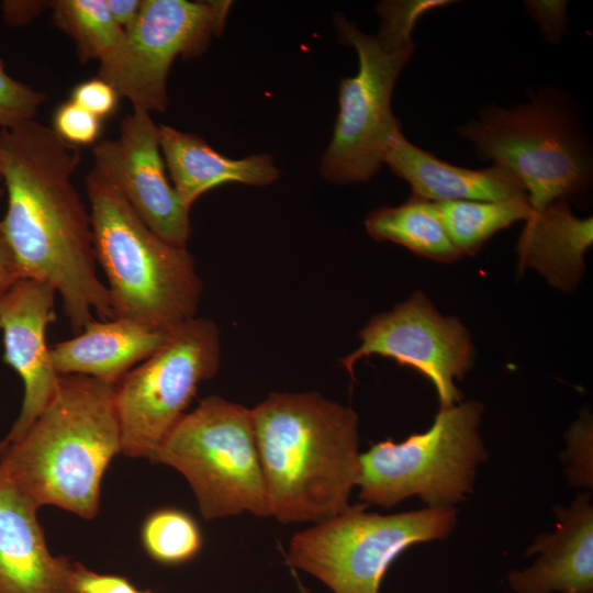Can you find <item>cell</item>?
Segmentation results:
<instances>
[{
  "mask_svg": "<svg viewBox=\"0 0 593 593\" xmlns=\"http://www.w3.org/2000/svg\"><path fill=\"white\" fill-rule=\"evenodd\" d=\"M80 149L35 120L0 131L8 205L0 230L21 278L52 286L71 328L113 318L97 273L90 212L72 183Z\"/></svg>",
  "mask_w": 593,
  "mask_h": 593,
  "instance_id": "1",
  "label": "cell"
},
{
  "mask_svg": "<svg viewBox=\"0 0 593 593\" xmlns=\"http://www.w3.org/2000/svg\"><path fill=\"white\" fill-rule=\"evenodd\" d=\"M251 414L270 517L316 524L350 506L360 472L353 409L317 392H281Z\"/></svg>",
  "mask_w": 593,
  "mask_h": 593,
  "instance_id": "2",
  "label": "cell"
},
{
  "mask_svg": "<svg viewBox=\"0 0 593 593\" xmlns=\"http://www.w3.org/2000/svg\"><path fill=\"white\" fill-rule=\"evenodd\" d=\"M114 389L87 376H60L25 434L0 444V469L38 507L97 515L103 474L122 448Z\"/></svg>",
  "mask_w": 593,
  "mask_h": 593,
  "instance_id": "3",
  "label": "cell"
},
{
  "mask_svg": "<svg viewBox=\"0 0 593 593\" xmlns=\"http://www.w3.org/2000/svg\"><path fill=\"white\" fill-rule=\"evenodd\" d=\"M86 189L94 256L108 280L113 318L161 332L193 318L202 281L188 248L156 235L93 167Z\"/></svg>",
  "mask_w": 593,
  "mask_h": 593,
  "instance_id": "4",
  "label": "cell"
},
{
  "mask_svg": "<svg viewBox=\"0 0 593 593\" xmlns=\"http://www.w3.org/2000/svg\"><path fill=\"white\" fill-rule=\"evenodd\" d=\"M447 0L383 1L377 7L380 31L369 35L335 15L339 41L358 56V71L339 83L338 114L321 163L323 177L337 184L365 182L380 169L391 137L401 128L391 110L395 81L413 56L412 33L426 12Z\"/></svg>",
  "mask_w": 593,
  "mask_h": 593,
  "instance_id": "5",
  "label": "cell"
},
{
  "mask_svg": "<svg viewBox=\"0 0 593 593\" xmlns=\"http://www.w3.org/2000/svg\"><path fill=\"white\" fill-rule=\"evenodd\" d=\"M458 132L481 159L518 178L533 210L568 200L591 181L589 143L562 94L540 91L510 109L486 108Z\"/></svg>",
  "mask_w": 593,
  "mask_h": 593,
  "instance_id": "6",
  "label": "cell"
},
{
  "mask_svg": "<svg viewBox=\"0 0 593 593\" xmlns=\"http://www.w3.org/2000/svg\"><path fill=\"white\" fill-rule=\"evenodd\" d=\"M480 401L439 409L424 432L396 443L385 439L360 454L359 499L391 508L411 496L428 507L454 506L473 493L488 454L479 426Z\"/></svg>",
  "mask_w": 593,
  "mask_h": 593,
  "instance_id": "7",
  "label": "cell"
},
{
  "mask_svg": "<svg viewBox=\"0 0 593 593\" xmlns=\"http://www.w3.org/2000/svg\"><path fill=\"white\" fill-rule=\"evenodd\" d=\"M149 460L187 479L205 519L270 516L251 409L216 395L202 399Z\"/></svg>",
  "mask_w": 593,
  "mask_h": 593,
  "instance_id": "8",
  "label": "cell"
},
{
  "mask_svg": "<svg viewBox=\"0 0 593 593\" xmlns=\"http://www.w3.org/2000/svg\"><path fill=\"white\" fill-rule=\"evenodd\" d=\"M367 504L298 532L284 553L333 593H379L390 566L412 546L447 538L457 525L454 506L379 514Z\"/></svg>",
  "mask_w": 593,
  "mask_h": 593,
  "instance_id": "9",
  "label": "cell"
},
{
  "mask_svg": "<svg viewBox=\"0 0 593 593\" xmlns=\"http://www.w3.org/2000/svg\"><path fill=\"white\" fill-rule=\"evenodd\" d=\"M220 361V328L212 320L194 316L170 329L160 347L115 384L121 451L150 459Z\"/></svg>",
  "mask_w": 593,
  "mask_h": 593,
  "instance_id": "10",
  "label": "cell"
},
{
  "mask_svg": "<svg viewBox=\"0 0 593 593\" xmlns=\"http://www.w3.org/2000/svg\"><path fill=\"white\" fill-rule=\"evenodd\" d=\"M231 7L225 0H143L120 45L99 63L98 77L133 109L165 112L171 64L201 56L223 33Z\"/></svg>",
  "mask_w": 593,
  "mask_h": 593,
  "instance_id": "11",
  "label": "cell"
},
{
  "mask_svg": "<svg viewBox=\"0 0 593 593\" xmlns=\"http://www.w3.org/2000/svg\"><path fill=\"white\" fill-rule=\"evenodd\" d=\"M358 336L360 345L340 359L353 380L356 362L378 355L426 377L436 390L439 409L462 401L455 383L473 363L470 334L457 317L441 315L423 291L372 316Z\"/></svg>",
  "mask_w": 593,
  "mask_h": 593,
  "instance_id": "12",
  "label": "cell"
},
{
  "mask_svg": "<svg viewBox=\"0 0 593 593\" xmlns=\"http://www.w3.org/2000/svg\"><path fill=\"white\" fill-rule=\"evenodd\" d=\"M94 165L126 199L144 223L165 242L187 247L191 233L188 210L169 182L159 144V125L150 113L133 109L115 139L92 147Z\"/></svg>",
  "mask_w": 593,
  "mask_h": 593,
  "instance_id": "13",
  "label": "cell"
},
{
  "mask_svg": "<svg viewBox=\"0 0 593 593\" xmlns=\"http://www.w3.org/2000/svg\"><path fill=\"white\" fill-rule=\"evenodd\" d=\"M55 289L42 281L20 278L0 294L3 361L21 378L24 395L20 414L0 444L19 440L47 406L58 387L48 326L56 321Z\"/></svg>",
  "mask_w": 593,
  "mask_h": 593,
  "instance_id": "14",
  "label": "cell"
},
{
  "mask_svg": "<svg viewBox=\"0 0 593 593\" xmlns=\"http://www.w3.org/2000/svg\"><path fill=\"white\" fill-rule=\"evenodd\" d=\"M553 513V530L538 535L526 550L536 560L508 572L513 593H593L592 496L580 493Z\"/></svg>",
  "mask_w": 593,
  "mask_h": 593,
  "instance_id": "15",
  "label": "cell"
},
{
  "mask_svg": "<svg viewBox=\"0 0 593 593\" xmlns=\"http://www.w3.org/2000/svg\"><path fill=\"white\" fill-rule=\"evenodd\" d=\"M40 507L0 469V593H74V562L53 556Z\"/></svg>",
  "mask_w": 593,
  "mask_h": 593,
  "instance_id": "16",
  "label": "cell"
},
{
  "mask_svg": "<svg viewBox=\"0 0 593 593\" xmlns=\"http://www.w3.org/2000/svg\"><path fill=\"white\" fill-rule=\"evenodd\" d=\"M382 163L407 181L412 194L434 201H505L525 197L518 178L506 167L493 164L473 170L446 163L410 143L395 131Z\"/></svg>",
  "mask_w": 593,
  "mask_h": 593,
  "instance_id": "17",
  "label": "cell"
},
{
  "mask_svg": "<svg viewBox=\"0 0 593 593\" xmlns=\"http://www.w3.org/2000/svg\"><path fill=\"white\" fill-rule=\"evenodd\" d=\"M168 332L123 318H93L72 338L54 344L51 358L59 376H87L115 385L160 347Z\"/></svg>",
  "mask_w": 593,
  "mask_h": 593,
  "instance_id": "18",
  "label": "cell"
},
{
  "mask_svg": "<svg viewBox=\"0 0 593 593\" xmlns=\"http://www.w3.org/2000/svg\"><path fill=\"white\" fill-rule=\"evenodd\" d=\"M159 144L172 187L188 210L203 193L223 183L264 187L280 175L268 154L232 159L200 136L168 125H159Z\"/></svg>",
  "mask_w": 593,
  "mask_h": 593,
  "instance_id": "19",
  "label": "cell"
},
{
  "mask_svg": "<svg viewBox=\"0 0 593 593\" xmlns=\"http://www.w3.org/2000/svg\"><path fill=\"white\" fill-rule=\"evenodd\" d=\"M592 230V216L578 217L566 199L533 210L517 242L519 269L536 270L561 291L574 290L585 270Z\"/></svg>",
  "mask_w": 593,
  "mask_h": 593,
  "instance_id": "20",
  "label": "cell"
},
{
  "mask_svg": "<svg viewBox=\"0 0 593 593\" xmlns=\"http://www.w3.org/2000/svg\"><path fill=\"white\" fill-rule=\"evenodd\" d=\"M365 227L376 240L396 243L435 261L451 262L462 256L443 225L437 202L414 194L401 205L371 211Z\"/></svg>",
  "mask_w": 593,
  "mask_h": 593,
  "instance_id": "21",
  "label": "cell"
},
{
  "mask_svg": "<svg viewBox=\"0 0 593 593\" xmlns=\"http://www.w3.org/2000/svg\"><path fill=\"white\" fill-rule=\"evenodd\" d=\"M443 225L461 255L475 254L499 231L532 214L527 195L505 201L437 202Z\"/></svg>",
  "mask_w": 593,
  "mask_h": 593,
  "instance_id": "22",
  "label": "cell"
},
{
  "mask_svg": "<svg viewBox=\"0 0 593 593\" xmlns=\"http://www.w3.org/2000/svg\"><path fill=\"white\" fill-rule=\"evenodd\" d=\"M51 9L54 24L72 40L81 63H101L123 38L105 0H54Z\"/></svg>",
  "mask_w": 593,
  "mask_h": 593,
  "instance_id": "23",
  "label": "cell"
},
{
  "mask_svg": "<svg viewBox=\"0 0 593 593\" xmlns=\"http://www.w3.org/2000/svg\"><path fill=\"white\" fill-rule=\"evenodd\" d=\"M142 542L155 561L175 566L193 559L202 547V534L192 516L166 507L147 516L142 527Z\"/></svg>",
  "mask_w": 593,
  "mask_h": 593,
  "instance_id": "24",
  "label": "cell"
},
{
  "mask_svg": "<svg viewBox=\"0 0 593 593\" xmlns=\"http://www.w3.org/2000/svg\"><path fill=\"white\" fill-rule=\"evenodd\" d=\"M46 94L10 77L0 59V130L34 120Z\"/></svg>",
  "mask_w": 593,
  "mask_h": 593,
  "instance_id": "25",
  "label": "cell"
},
{
  "mask_svg": "<svg viewBox=\"0 0 593 593\" xmlns=\"http://www.w3.org/2000/svg\"><path fill=\"white\" fill-rule=\"evenodd\" d=\"M567 451L564 462L569 482L574 486L592 490L593 466H592V440L593 427L592 418L584 413L572 424L567 433Z\"/></svg>",
  "mask_w": 593,
  "mask_h": 593,
  "instance_id": "26",
  "label": "cell"
},
{
  "mask_svg": "<svg viewBox=\"0 0 593 593\" xmlns=\"http://www.w3.org/2000/svg\"><path fill=\"white\" fill-rule=\"evenodd\" d=\"M52 128L71 145H94L102 133V120L68 100L55 110Z\"/></svg>",
  "mask_w": 593,
  "mask_h": 593,
  "instance_id": "27",
  "label": "cell"
},
{
  "mask_svg": "<svg viewBox=\"0 0 593 593\" xmlns=\"http://www.w3.org/2000/svg\"><path fill=\"white\" fill-rule=\"evenodd\" d=\"M120 99L114 88L98 76L79 82L70 93L71 101L100 120L115 112Z\"/></svg>",
  "mask_w": 593,
  "mask_h": 593,
  "instance_id": "28",
  "label": "cell"
},
{
  "mask_svg": "<svg viewBox=\"0 0 593 593\" xmlns=\"http://www.w3.org/2000/svg\"><path fill=\"white\" fill-rule=\"evenodd\" d=\"M567 1L533 0L526 1L529 15L536 21L546 41L559 43L567 25Z\"/></svg>",
  "mask_w": 593,
  "mask_h": 593,
  "instance_id": "29",
  "label": "cell"
},
{
  "mask_svg": "<svg viewBox=\"0 0 593 593\" xmlns=\"http://www.w3.org/2000/svg\"><path fill=\"white\" fill-rule=\"evenodd\" d=\"M74 593H136L137 589L126 578L97 573L79 562H74Z\"/></svg>",
  "mask_w": 593,
  "mask_h": 593,
  "instance_id": "30",
  "label": "cell"
},
{
  "mask_svg": "<svg viewBox=\"0 0 593 593\" xmlns=\"http://www.w3.org/2000/svg\"><path fill=\"white\" fill-rule=\"evenodd\" d=\"M51 8V1L4 0L1 3L3 22L10 26H24Z\"/></svg>",
  "mask_w": 593,
  "mask_h": 593,
  "instance_id": "31",
  "label": "cell"
},
{
  "mask_svg": "<svg viewBox=\"0 0 593 593\" xmlns=\"http://www.w3.org/2000/svg\"><path fill=\"white\" fill-rule=\"evenodd\" d=\"M108 9L123 30H127L137 19L143 0H105Z\"/></svg>",
  "mask_w": 593,
  "mask_h": 593,
  "instance_id": "32",
  "label": "cell"
},
{
  "mask_svg": "<svg viewBox=\"0 0 593 593\" xmlns=\"http://www.w3.org/2000/svg\"><path fill=\"white\" fill-rule=\"evenodd\" d=\"M2 189L0 187V197ZM21 278L11 250L0 230V294Z\"/></svg>",
  "mask_w": 593,
  "mask_h": 593,
  "instance_id": "33",
  "label": "cell"
},
{
  "mask_svg": "<svg viewBox=\"0 0 593 593\" xmlns=\"http://www.w3.org/2000/svg\"><path fill=\"white\" fill-rule=\"evenodd\" d=\"M293 573V577L294 579L296 580L298 582V586H299V590H300V593H311V591L307 589V586H305L298 578L296 573L294 571H292Z\"/></svg>",
  "mask_w": 593,
  "mask_h": 593,
  "instance_id": "34",
  "label": "cell"
},
{
  "mask_svg": "<svg viewBox=\"0 0 593 593\" xmlns=\"http://www.w3.org/2000/svg\"><path fill=\"white\" fill-rule=\"evenodd\" d=\"M136 593H156V592H153V591H149V590H145V591L137 590Z\"/></svg>",
  "mask_w": 593,
  "mask_h": 593,
  "instance_id": "35",
  "label": "cell"
},
{
  "mask_svg": "<svg viewBox=\"0 0 593 593\" xmlns=\"http://www.w3.org/2000/svg\"><path fill=\"white\" fill-rule=\"evenodd\" d=\"M0 182H1V177H0Z\"/></svg>",
  "mask_w": 593,
  "mask_h": 593,
  "instance_id": "36",
  "label": "cell"
}]
</instances>
